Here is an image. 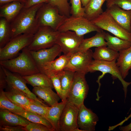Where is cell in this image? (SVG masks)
Returning a JSON list of instances; mask_svg holds the SVG:
<instances>
[{"label": "cell", "instance_id": "cell-18", "mask_svg": "<svg viewBox=\"0 0 131 131\" xmlns=\"http://www.w3.org/2000/svg\"><path fill=\"white\" fill-rule=\"evenodd\" d=\"M0 126H19L24 127L30 122L24 117L6 109H0Z\"/></svg>", "mask_w": 131, "mask_h": 131}, {"label": "cell", "instance_id": "cell-32", "mask_svg": "<svg viewBox=\"0 0 131 131\" xmlns=\"http://www.w3.org/2000/svg\"><path fill=\"white\" fill-rule=\"evenodd\" d=\"M0 108L8 110L15 114L25 110L21 107L13 103L6 96L3 90H0Z\"/></svg>", "mask_w": 131, "mask_h": 131}, {"label": "cell", "instance_id": "cell-31", "mask_svg": "<svg viewBox=\"0 0 131 131\" xmlns=\"http://www.w3.org/2000/svg\"><path fill=\"white\" fill-rule=\"evenodd\" d=\"M19 115L31 122L42 124L52 129L55 130L50 122L45 117L35 113L25 110L24 112L16 114Z\"/></svg>", "mask_w": 131, "mask_h": 131}, {"label": "cell", "instance_id": "cell-25", "mask_svg": "<svg viewBox=\"0 0 131 131\" xmlns=\"http://www.w3.org/2000/svg\"><path fill=\"white\" fill-rule=\"evenodd\" d=\"M22 76L27 83L33 87H49L54 88L51 79L44 73L39 72L30 75Z\"/></svg>", "mask_w": 131, "mask_h": 131}, {"label": "cell", "instance_id": "cell-6", "mask_svg": "<svg viewBox=\"0 0 131 131\" xmlns=\"http://www.w3.org/2000/svg\"><path fill=\"white\" fill-rule=\"evenodd\" d=\"M34 34H23L11 39L4 47L0 48V61L14 58L19 51L31 43Z\"/></svg>", "mask_w": 131, "mask_h": 131}, {"label": "cell", "instance_id": "cell-3", "mask_svg": "<svg viewBox=\"0 0 131 131\" xmlns=\"http://www.w3.org/2000/svg\"><path fill=\"white\" fill-rule=\"evenodd\" d=\"M57 31L60 32L71 31L80 36H84L94 31H103L84 16L74 17L71 16L66 18Z\"/></svg>", "mask_w": 131, "mask_h": 131}, {"label": "cell", "instance_id": "cell-16", "mask_svg": "<svg viewBox=\"0 0 131 131\" xmlns=\"http://www.w3.org/2000/svg\"><path fill=\"white\" fill-rule=\"evenodd\" d=\"M106 10L122 27L131 32V10H125L114 5L107 8Z\"/></svg>", "mask_w": 131, "mask_h": 131}, {"label": "cell", "instance_id": "cell-35", "mask_svg": "<svg viewBox=\"0 0 131 131\" xmlns=\"http://www.w3.org/2000/svg\"><path fill=\"white\" fill-rule=\"evenodd\" d=\"M71 4L70 14L74 17L84 16V10L81 0H70Z\"/></svg>", "mask_w": 131, "mask_h": 131}, {"label": "cell", "instance_id": "cell-5", "mask_svg": "<svg viewBox=\"0 0 131 131\" xmlns=\"http://www.w3.org/2000/svg\"><path fill=\"white\" fill-rule=\"evenodd\" d=\"M91 21L103 30L107 31L115 36L131 42V33L122 27L106 10Z\"/></svg>", "mask_w": 131, "mask_h": 131}, {"label": "cell", "instance_id": "cell-29", "mask_svg": "<svg viewBox=\"0 0 131 131\" xmlns=\"http://www.w3.org/2000/svg\"><path fill=\"white\" fill-rule=\"evenodd\" d=\"M75 72L64 70L59 74L60 78L64 100L67 99L72 85Z\"/></svg>", "mask_w": 131, "mask_h": 131}, {"label": "cell", "instance_id": "cell-42", "mask_svg": "<svg viewBox=\"0 0 131 131\" xmlns=\"http://www.w3.org/2000/svg\"><path fill=\"white\" fill-rule=\"evenodd\" d=\"M27 0H0V6L14 1H18L25 3H26Z\"/></svg>", "mask_w": 131, "mask_h": 131}, {"label": "cell", "instance_id": "cell-7", "mask_svg": "<svg viewBox=\"0 0 131 131\" xmlns=\"http://www.w3.org/2000/svg\"><path fill=\"white\" fill-rule=\"evenodd\" d=\"M59 33L49 26H40L28 48L30 50L32 51L50 48L56 44Z\"/></svg>", "mask_w": 131, "mask_h": 131}, {"label": "cell", "instance_id": "cell-43", "mask_svg": "<svg viewBox=\"0 0 131 131\" xmlns=\"http://www.w3.org/2000/svg\"><path fill=\"white\" fill-rule=\"evenodd\" d=\"M120 130L122 131H131V123L129 124L124 126H120L119 127Z\"/></svg>", "mask_w": 131, "mask_h": 131}, {"label": "cell", "instance_id": "cell-24", "mask_svg": "<svg viewBox=\"0 0 131 131\" xmlns=\"http://www.w3.org/2000/svg\"><path fill=\"white\" fill-rule=\"evenodd\" d=\"M106 33L103 31L97 32L94 36L84 39L80 45L78 51L85 52L93 47L107 46L105 39Z\"/></svg>", "mask_w": 131, "mask_h": 131}, {"label": "cell", "instance_id": "cell-33", "mask_svg": "<svg viewBox=\"0 0 131 131\" xmlns=\"http://www.w3.org/2000/svg\"><path fill=\"white\" fill-rule=\"evenodd\" d=\"M69 0H47V3L57 8L61 15L68 17L71 15V6Z\"/></svg>", "mask_w": 131, "mask_h": 131}, {"label": "cell", "instance_id": "cell-28", "mask_svg": "<svg viewBox=\"0 0 131 131\" xmlns=\"http://www.w3.org/2000/svg\"><path fill=\"white\" fill-rule=\"evenodd\" d=\"M105 39L106 41L107 46L118 52L131 46V42L113 36L108 33H106Z\"/></svg>", "mask_w": 131, "mask_h": 131}, {"label": "cell", "instance_id": "cell-19", "mask_svg": "<svg viewBox=\"0 0 131 131\" xmlns=\"http://www.w3.org/2000/svg\"><path fill=\"white\" fill-rule=\"evenodd\" d=\"M6 88L7 89L4 91L6 96L13 103L18 106L23 107L31 103H40L31 99L25 94L15 88L7 87Z\"/></svg>", "mask_w": 131, "mask_h": 131}, {"label": "cell", "instance_id": "cell-46", "mask_svg": "<svg viewBox=\"0 0 131 131\" xmlns=\"http://www.w3.org/2000/svg\"></svg>", "mask_w": 131, "mask_h": 131}, {"label": "cell", "instance_id": "cell-10", "mask_svg": "<svg viewBox=\"0 0 131 131\" xmlns=\"http://www.w3.org/2000/svg\"><path fill=\"white\" fill-rule=\"evenodd\" d=\"M84 39V36L79 35L72 31L59 32L56 44L60 46L64 54L73 55L78 51Z\"/></svg>", "mask_w": 131, "mask_h": 131}, {"label": "cell", "instance_id": "cell-40", "mask_svg": "<svg viewBox=\"0 0 131 131\" xmlns=\"http://www.w3.org/2000/svg\"><path fill=\"white\" fill-rule=\"evenodd\" d=\"M23 127L19 126L4 125L0 126V130L3 131H24Z\"/></svg>", "mask_w": 131, "mask_h": 131}, {"label": "cell", "instance_id": "cell-45", "mask_svg": "<svg viewBox=\"0 0 131 131\" xmlns=\"http://www.w3.org/2000/svg\"></svg>", "mask_w": 131, "mask_h": 131}, {"label": "cell", "instance_id": "cell-22", "mask_svg": "<svg viewBox=\"0 0 131 131\" xmlns=\"http://www.w3.org/2000/svg\"><path fill=\"white\" fill-rule=\"evenodd\" d=\"M52 89L49 87H35L32 91L36 95L51 106L58 103L60 99L58 94L54 92Z\"/></svg>", "mask_w": 131, "mask_h": 131}, {"label": "cell", "instance_id": "cell-23", "mask_svg": "<svg viewBox=\"0 0 131 131\" xmlns=\"http://www.w3.org/2000/svg\"><path fill=\"white\" fill-rule=\"evenodd\" d=\"M119 53L116 64L124 79L128 75L129 70L131 69V46L119 51Z\"/></svg>", "mask_w": 131, "mask_h": 131}, {"label": "cell", "instance_id": "cell-11", "mask_svg": "<svg viewBox=\"0 0 131 131\" xmlns=\"http://www.w3.org/2000/svg\"><path fill=\"white\" fill-rule=\"evenodd\" d=\"M93 53L89 49L85 52L78 51L72 55L64 70L80 72L86 74L92 60Z\"/></svg>", "mask_w": 131, "mask_h": 131}, {"label": "cell", "instance_id": "cell-39", "mask_svg": "<svg viewBox=\"0 0 131 131\" xmlns=\"http://www.w3.org/2000/svg\"><path fill=\"white\" fill-rule=\"evenodd\" d=\"M7 86L6 74L2 67L0 65V90H3Z\"/></svg>", "mask_w": 131, "mask_h": 131}, {"label": "cell", "instance_id": "cell-4", "mask_svg": "<svg viewBox=\"0 0 131 131\" xmlns=\"http://www.w3.org/2000/svg\"><path fill=\"white\" fill-rule=\"evenodd\" d=\"M66 17L60 14L57 8L47 2L41 5L36 15L39 27L49 26L56 31H57Z\"/></svg>", "mask_w": 131, "mask_h": 131}, {"label": "cell", "instance_id": "cell-27", "mask_svg": "<svg viewBox=\"0 0 131 131\" xmlns=\"http://www.w3.org/2000/svg\"><path fill=\"white\" fill-rule=\"evenodd\" d=\"M107 0H91L85 7L84 17L90 21L95 18L103 11L102 6Z\"/></svg>", "mask_w": 131, "mask_h": 131}, {"label": "cell", "instance_id": "cell-9", "mask_svg": "<svg viewBox=\"0 0 131 131\" xmlns=\"http://www.w3.org/2000/svg\"><path fill=\"white\" fill-rule=\"evenodd\" d=\"M98 71L102 72L104 74L107 73L111 74L114 80L118 79L123 85L125 97L126 98L127 87L131 84V82H127L124 80L116 65V60L108 61L92 60L89 66L88 72L93 73Z\"/></svg>", "mask_w": 131, "mask_h": 131}, {"label": "cell", "instance_id": "cell-1", "mask_svg": "<svg viewBox=\"0 0 131 131\" xmlns=\"http://www.w3.org/2000/svg\"><path fill=\"white\" fill-rule=\"evenodd\" d=\"M37 4L28 8L24 7L10 23L12 38L23 34H34L39 26L37 22V12L43 4Z\"/></svg>", "mask_w": 131, "mask_h": 131}, {"label": "cell", "instance_id": "cell-15", "mask_svg": "<svg viewBox=\"0 0 131 131\" xmlns=\"http://www.w3.org/2000/svg\"><path fill=\"white\" fill-rule=\"evenodd\" d=\"M72 55H63L52 61L38 66L40 72L48 76L52 74H58L64 70Z\"/></svg>", "mask_w": 131, "mask_h": 131}, {"label": "cell", "instance_id": "cell-13", "mask_svg": "<svg viewBox=\"0 0 131 131\" xmlns=\"http://www.w3.org/2000/svg\"><path fill=\"white\" fill-rule=\"evenodd\" d=\"M77 119L78 127L82 131H94L98 121L97 115L84 103L79 107Z\"/></svg>", "mask_w": 131, "mask_h": 131}, {"label": "cell", "instance_id": "cell-41", "mask_svg": "<svg viewBox=\"0 0 131 131\" xmlns=\"http://www.w3.org/2000/svg\"><path fill=\"white\" fill-rule=\"evenodd\" d=\"M47 2V0H27L24 7L28 8L37 4Z\"/></svg>", "mask_w": 131, "mask_h": 131}, {"label": "cell", "instance_id": "cell-26", "mask_svg": "<svg viewBox=\"0 0 131 131\" xmlns=\"http://www.w3.org/2000/svg\"><path fill=\"white\" fill-rule=\"evenodd\" d=\"M107 46H101L95 49L92 56L94 60L108 61H116L119 56V52Z\"/></svg>", "mask_w": 131, "mask_h": 131}, {"label": "cell", "instance_id": "cell-38", "mask_svg": "<svg viewBox=\"0 0 131 131\" xmlns=\"http://www.w3.org/2000/svg\"><path fill=\"white\" fill-rule=\"evenodd\" d=\"M23 129L25 131H53L44 124L30 122L26 126L23 127Z\"/></svg>", "mask_w": 131, "mask_h": 131}, {"label": "cell", "instance_id": "cell-34", "mask_svg": "<svg viewBox=\"0 0 131 131\" xmlns=\"http://www.w3.org/2000/svg\"><path fill=\"white\" fill-rule=\"evenodd\" d=\"M49 106L40 102L31 103L23 108L25 110L36 113L45 118Z\"/></svg>", "mask_w": 131, "mask_h": 131}, {"label": "cell", "instance_id": "cell-12", "mask_svg": "<svg viewBox=\"0 0 131 131\" xmlns=\"http://www.w3.org/2000/svg\"><path fill=\"white\" fill-rule=\"evenodd\" d=\"M78 111V107L67 101L60 118L59 131H74L78 127L77 119Z\"/></svg>", "mask_w": 131, "mask_h": 131}, {"label": "cell", "instance_id": "cell-37", "mask_svg": "<svg viewBox=\"0 0 131 131\" xmlns=\"http://www.w3.org/2000/svg\"><path fill=\"white\" fill-rule=\"evenodd\" d=\"M106 1L107 8L115 5L123 9L131 10V0H107Z\"/></svg>", "mask_w": 131, "mask_h": 131}, {"label": "cell", "instance_id": "cell-30", "mask_svg": "<svg viewBox=\"0 0 131 131\" xmlns=\"http://www.w3.org/2000/svg\"><path fill=\"white\" fill-rule=\"evenodd\" d=\"M12 38L10 23L5 18L0 19V48L5 46Z\"/></svg>", "mask_w": 131, "mask_h": 131}, {"label": "cell", "instance_id": "cell-36", "mask_svg": "<svg viewBox=\"0 0 131 131\" xmlns=\"http://www.w3.org/2000/svg\"><path fill=\"white\" fill-rule=\"evenodd\" d=\"M60 73L58 74H51L48 77L51 79L54 88L56 91L57 93L62 100H64L63 96L60 80L59 75Z\"/></svg>", "mask_w": 131, "mask_h": 131}, {"label": "cell", "instance_id": "cell-20", "mask_svg": "<svg viewBox=\"0 0 131 131\" xmlns=\"http://www.w3.org/2000/svg\"><path fill=\"white\" fill-rule=\"evenodd\" d=\"M25 4L20 1H14L0 6V17L11 23L24 7Z\"/></svg>", "mask_w": 131, "mask_h": 131}, {"label": "cell", "instance_id": "cell-8", "mask_svg": "<svg viewBox=\"0 0 131 131\" xmlns=\"http://www.w3.org/2000/svg\"><path fill=\"white\" fill-rule=\"evenodd\" d=\"M86 74L82 72H75L67 98L68 102L73 103L78 107L84 103L89 90V86L85 78Z\"/></svg>", "mask_w": 131, "mask_h": 131}, {"label": "cell", "instance_id": "cell-44", "mask_svg": "<svg viewBox=\"0 0 131 131\" xmlns=\"http://www.w3.org/2000/svg\"><path fill=\"white\" fill-rule=\"evenodd\" d=\"M82 6L83 7H86L91 0H81Z\"/></svg>", "mask_w": 131, "mask_h": 131}, {"label": "cell", "instance_id": "cell-21", "mask_svg": "<svg viewBox=\"0 0 131 131\" xmlns=\"http://www.w3.org/2000/svg\"><path fill=\"white\" fill-rule=\"evenodd\" d=\"M67 102V99L62 100L60 103L49 107L45 118L51 123L55 131H59L60 118Z\"/></svg>", "mask_w": 131, "mask_h": 131}, {"label": "cell", "instance_id": "cell-14", "mask_svg": "<svg viewBox=\"0 0 131 131\" xmlns=\"http://www.w3.org/2000/svg\"><path fill=\"white\" fill-rule=\"evenodd\" d=\"M2 67L6 75L7 87L15 88L25 94L31 99L44 104L30 90L26 85V80L22 76L18 74L12 72Z\"/></svg>", "mask_w": 131, "mask_h": 131}, {"label": "cell", "instance_id": "cell-2", "mask_svg": "<svg viewBox=\"0 0 131 131\" xmlns=\"http://www.w3.org/2000/svg\"><path fill=\"white\" fill-rule=\"evenodd\" d=\"M0 65L11 72L18 74L22 76L40 72L27 46L23 49L21 52L16 57L0 61Z\"/></svg>", "mask_w": 131, "mask_h": 131}, {"label": "cell", "instance_id": "cell-17", "mask_svg": "<svg viewBox=\"0 0 131 131\" xmlns=\"http://www.w3.org/2000/svg\"><path fill=\"white\" fill-rule=\"evenodd\" d=\"M30 52L38 66L54 60L62 52L60 46L55 44L49 48L37 51H30Z\"/></svg>", "mask_w": 131, "mask_h": 131}]
</instances>
